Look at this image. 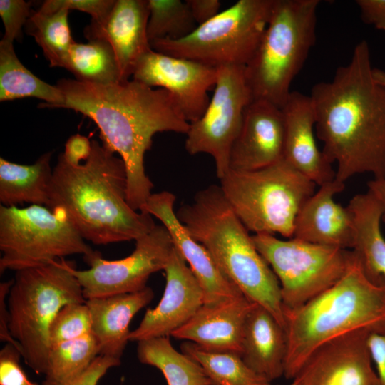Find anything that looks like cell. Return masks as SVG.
<instances>
[{
    "mask_svg": "<svg viewBox=\"0 0 385 385\" xmlns=\"http://www.w3.org/2000/svg\"><path fill=\"white\" fill-rule=\"evenodd\" d=\"M56 86L64 98L61 108L93 120L103 145L123 160L127 201L142 212L153 188L144 166L153 137L160 132L186 134L190 127L173 96L133 79L101 85L63 78Z\"/></svg>",
    "mask_w": 385,
    "mask_h": 385,
    "instance_id": "cell-1",
    "label": "cell"
},
{
    "mask_svg": "<svg viewBox=\"0 0 385 385\" xmlns=\"http://www.w3.org/2000/svg\"><path fill=\"white\" fill-rule=\"evenodd\" d=\"M309 96L322 151L337 164L335 178L345 183L364 173L384 178L385 86L374 78L368 43L359 42L349 63L314 85Z\"/></svg>",
    "mask_w": 385,
    "mask_h": 385,
    "instance_id": "cell-2",
    "label": "cell"
},
{
    "mask_svg": "<svg viewBox=\"0 0 385 385\" xmlns=\"http://www.w3.org/2000/svg\"><path fill=\"white\" fill-rule=\"evenodd\" d=\"M91 145L88 158L78 165L58 156L47 207L62 210L83 238L95 245L135 241L155 226L152 215L128 204L123 160L97 140Z\"/></svg>",
    "mask_w": 385,
    "mask_h": 385,
    "instance_id": "cell-3",
    "label": "cell"
},
{
    "mask_svg": "<svg viewBox=\"0 0 385 385\" xmlns=\"http://www.w3.org/2000/svg\"><path fill=\"white\" fill-rule=\"evenodd\" d=\"M354 254L333 286L296 309H283L286 379H293L312 354L333 339L357 330L385 331V279L369 277Z\"/></svg>",
    "mask_w": 385,
    "mask_h": 385,
    "instance_id": "cell-4",
    "label": "cell"
},
{
    "mask_svg": "<svg viewBox=\"0 0 385 385\" xmlns=\"http://www.w3.org/2000/svg\"><path fill=\"white\" fill-rule=\"evenodd\" d=\"M176 215L188 232L211 254L242 293L267 309L284 327L280 285L236 215L220 185L198 191Z\"/></svg>",
    "mask_w": 385,
    "mask_h": 385,
    "instance_id": "cell-5",
    "label": "cell"
},
{
    "mask_svg": "<svg viewBox=\"0 0 385 385\" xmlns=\"http://www.w3.org/2000/svg\"><path fill=\"white\" fill-rule=\"evenodd\" d=\"M64 258L15 272L8 297L9 329L25 364L45 374L49 329L66 304L86 302L80 283Z\"/></svg>",
    "mask_w": 385,
    "mask_h": 385,
    "instance_id": "cell-6",
    "label": "cell"
},
{
    "mask_svg": "<svg viewBox=\"0 0 385 385\" xmlns=\"http://www.w3.org/2000/svg\"><path fill=\"white\" fill-rule=\"evenodd\" d=\"M319 0H274L267 26L245 66L253 100L282 108L316 41Z\"/></svg>",
    "mask_w": 385,
    "mask_h": 385,
    "instance_id": "cell-7",
    "label": "cell"
},
{
    "mask_svg": "<svg viewBox=\"0 0 385 385\" xmlns=\"http://www.w3.org/2000/svg\"><path fill=\"white\" fill-rule=\"evenodd\" d=\"M220 180L225 198L249 232L288 239L316 185L284 159L255 170L230 169Z\"/></svg>",
    "mask_w": 385,
    "mask_h": 385,
    "instance_id": "cell-8",
    "label": "cell"
},
{
    "mask_svg": "<svg viewBox=\"0 0 385 385\" xmlns=\"http://www.w3.org/2000/svg\"><path fill=\"white\" fill-rule=\"evenodd\" d=\"M274 0H239L177 40L150 42L161 53L214 68L245 66L255 52L269 22Z\"/></svg>",
    "mask_w": 385,
    "mask_h": 385,
    "instance_id": "cell-9",
    "label": "cell"
},
{
    "mask_svg": "<svg viewBox=\"0 0 385 385\" xmlns=\"http://www.w3.org/2000/svg\"><path fill=\"white\" fill-rule=\"evenodd\" d=\"M0 272L46 265L71 255L84 260L97 252L61 210L0 205Z\"/></svg>",
    "mask_w": 385,
    "mask_h": 385,
    "instance_id": "cell-10",
    "label": "cell"
},
{
    "mask_svg": "<svg viewBox=\"0 0 385 385\" xmlns=\"http://www.w3.org/2000/svg\"><path fill=\"white\" fill-rule=\"evenodd\" d=\"M253 242L275 274L283 309H296L337 283L347 272L352 250L255 234Z\"/></svg>",
    "mask_w": 385,
    "mask_h": 385,
    "instance_id": "cell-11",
    "label": "cell"
},
{
    "mask_svg": "<svg viewBox=\"0 0 385 385\" xmlns=\"http://www.w3.org/2000/svg\"><path fill=\"white\" fill-rule=\"evenodd\" d=\"M217 70L214 93L202 116L190 123L185 148L190 155H210L220 179L230 169V150L240 131L245 109L252 98L245 66H223Z\"/></svg>",
    "mask_w": 385,
    "mask_h": 385,
    "instance_id": "cell-12",
    "label": "cell"
},
{
    "mask_svg": "<svg viewBox=\"0 0 385 385\" xmlns=\"http://www.w3.org/2000/svg\"><path fill=\"white\" fill-rule=\"evenodd\" d=\"M175 247L163 225H156L135 240L133 252L117 260L103 259L97 252L85 261L88 270L72 267L86 299L132 293L145 289L150 276L165 269Z\"/></svg>",
    "mask_w": 385,
    "mask_h": 385,
    "instance_id": "cell-13",
    "label": "cell"
},
{
    "mask_svg": "<svg viewBox=\"0 0 385 385\" xmlns=\"http://www.w3.org/2000/svg\"><path fill=\"white\" fill-rule=\"evenodd\" d=\"M217 76V68L151 48L139 58L132 77L150 87L168 91L185 119L192 123L207 108L210 101L208 91L215 88Z\"/></svg>",
    "mask_w": 385,
    "mask_h": 385,
    "instance_id": "cell-14",
    "label": "cell"
},
{
    "mask_svg": "<svg viewBox=\"0 0 385 385\" xmlns=\"http://www.w3.org/2000/svg\"><path fill=\"white\" fill-rule=\"evenodd\" d=\"M367 330L351 332L320 346L293 379L301 385H380Z\"/></svg>",
    "mask_w": 385,
    "mask_h": 385,
    "instance_id": "cell-15",
    "label": "cell"
},
{
    "mask_svg": "<svg viewBox=\"0 0 385 385\" xmlns=\"http://www.w3.org/2000/svg\"><path fill=\"white\" fill-rule=\"evenodd\" d=\"M166 284L153 309H148L138 327L130 331L129 342L170 337L204 304L202 288L175 246L164 269Z\"/></svg>",
    "mask_w": 385,
    "mask_h": 385,
    "instance_id": "cell-16",
    "label": "cell"
},
{
    "mask_svg": "<svg viewBox=\"0 0 385 385\" xmlns=\"http://www.w3.org/2000/svg\"><path fill=\"white\" fill-rule=\"evenodd\" d=\"M175 196L170 192L152 193L142 212L155 216L168 230L174 245L183 256L203 292V304H215L241 295L210 252L193 239L174 211Z\"/></svg>",
    "mask_w": 385,
    "mask_h": 385,
    "instance_id": "cell-17",
    "label": "cell"
},
{
    "mask_svg": "<svg viewBox=\"0 0 385 385\" xmlns=\"http://www.w3.org/2000/svg\"><path fill=\"white\" fill-rule=\"evenodd\" d=\"M284 135L282 110L266 101H252L230 150V169L255 170L283 160Z\"/></svg>",
    "mask_w": 385,
    "mask_h": 385,
    "instance_id": "cell-18",
    "label": "cell"
},
{
    "mask_svg": "<svg viewBox=\"0 0 385 385\" xmlns=\"http://www.w3.org/2000/svg\"><path fill=\"white\" fill-rule=\"evenodd\" d=\"M149 15L148 0H115L104 19L91 21L84 29L88 41L103 40L111 46L122 81L132 77L139 58L151 49L147 34Z\"/></svg>",
    "mask_w": 385,
    "mask_h": 385,
    "instance_id": "cell-19",
    "label": "cell"
},
{
    "mask_svg": "<svg viewBox=\"0 0 385 385\" xmlns=\"http://www.w3.org/2000/svg\"><path fill=\"white\" fill-rule=\"evenodd\" d=\"M282 110L285 123L283 159L319 186L334 180L336 171L314 138L316 116L310 96L292 91Z\"/></svg>",
    "mask_w": 385,
    "mask_h": 385,
    "instance_id": "cell-20",
    "label": "cell"
},
{
    "mask_svg": "<svg viewBox=\"0 0 385 385\" xmlns=\"http://www.w3.org/2000/svg\"><path fill=\"white\" fill-rule=\"evenodd\" d=\"M255 304L243 294L215 304H202L171 336L207 351L241 356L245 320Z\"/></svg>",
    "mask_w": 385,
    "mask_h": 385,
    "instance_id": "cell-21",
    "label": "cell"
},
{
    "mask_svg": "<svg viewBox=\"0 0 385 385\" xmlns=\"http://www.w3.org/2000/svg\"><path fill=\"white\" fill-rule=\"evenodd\" d=\"M344 188L345 183L336 178L319 186L299 211L293 237L314 244L351 249L352 215L348 207L334 200V195Z\"/></svg>",
    "mask_w": 385,
    "mask_h": 385,
    "instance_id": "cell-22",
    "label": "cell"
},
{
    "mask_svg": "<svg viewBox=\"0 0 385 385\" xmlns=\"http://www.w3.org/2000/svg\"><path fill=\"white\" fill-rule=\"evenodd\" d=\"M153 289L86 299L92 320V332L100 347V355L120 359L129 342L130 323L133 317L153 299Z\"/></svg>",
    "mask_w": 385,
    "mask_h": 385,
    "instance_id": "cell-23",
    "label": "cell"
},
{
    "mask_svg": "<svg viewBox=\"0 0 385 385\" xmlns=\"http://www.w3.org/2000/svg\"><path fill=\"white\" fill-rule=\"evenodd\" d=\"M287 350L284 327L267 309L255 303L245 323L242 360L272 382L284 376Z\"/></svg>",
    "mask_w": 385,
    "mask_h": 385,
    "instance_id": "cell-24",
    "label": "cell"
},
{
    "mask_svg": "<svg viewBox=\"0 0 385 385\" xmlns=\"http://www.w3.org/2000/svg\"><path fill=\"white\" fill-rule=\"evenodd\" d=\"M347 207L353 219L351 250L369 277L375 280L385 279V238L381 230L379 202L367 191L352 197Z\"/></svg>",
    "mask_w": 385,
    "mask_h": 385,
    "instance_id": "cell-25",
    "label": "cell"
},
{
    "mask_svg": "<svg viewBox=\"0 0 385 385\" xmlns=\"http://www.w3.org/2000/svg\"><path fill=\"white\" fill-rule=\"evenodd\" d=\"M51 152L31 165H21L0 158V202L6 207L19 204L48 207L53 169Z\"/></svg>",
    "mask_w": 385,
    "mask_h": 385,
    "instance_id": "cell-26",
    "label": "cell"
},
{
    "mask_svg": "<svg viewBox=\"0 0 385 385\" xmlns=\"http://www.w3.org/2000/svg\"><path fill=\"white\" fill-rule=\"evenodd\" d=\"M34 97L46 103L41 107L61 108L64 98L56 86L41 80L16 56L12 43L0 41V101Z\"/></svg>",
    "mask_w": 385,
    "mask_h": 385,
    "instance_id": "cell-27",
    "label": "cell"
},
{
    "mask_svg": "<svg viewBox=\"0 0 385 385\" xmlns=\"http://www.w3.org/2000/svg\"><path fill=\"white\" fill-rule=\"evenodd\" d=\"M137 354L140 362L159 369L168 385H213L200 364L178 351L169 337L138 342Z\"/></svg>",
    "mask_w": 385,
    "mask_h": 385,
    "instance_id": "cell-28",
    "label": "cell"
},
{
    "mask_svg": "<svg viewBox=\"0 0 385 385\" xmlns=\"http://www.w3.org/2000/svg\"><path fill=\"white\" fill-rule=\"evenodd\" d=\"M66 69L82 82L106 85L122 81L115 53L103 40L74 42Z\"/></svg>",
    "mask_w": 385,
    "mask_h": 385,
    "instance_id": "cell-29",
    "label": "cell"
},
{
    "mask_svg": "<svg viewBox=\"0 0 385 385\" xmlns=\"http://www.w3.org/2000/svg\"><path fill=\"white\" fill-rule=\"evenodd\" d=\"M181 349L200 364L213 385H272L250 369L238 354L207 351L188 341L183 343Z\"/></svg>",
    "mask_w": 385,
    "mask_h": 385,
    "instance_id": "cell-30",
    "label": "cell"
},
{
    "mask_svg": "<svg viewBox=\"0 0 385 385\" xmlns=\"http://www.w3.org/2000/svg\"><path fill=\"white\" fill-rule=\"evenodd\" d=\"M68 14L66 9L50 13L32 11L25 25L26 32L34 38L51 67L66 68L71 48L75 42Z\"/></svg>",
    "mask_w": 385,
    "mask_h": 385,
    "instance_id": "cell-31",
    "label": "cell"
},
{
    "mask_svg": "<svg viewBox=\"0 0 385 385\" xmlns=\"http://www.w3.org/2000/svg\"><path fill=\"white\" fill-rule=\"evenodd\" d=\"M100 355V347L93 332L50 346L46 379L56 382L72 380L83 373Z\"/></svg>",
    "mask_w": 385,
    "mask_h": 385,
    "instance_id": "cell-32",
    "label": "cell"
},
{
    "mask_svg": "<svg viewBox=\"0 0 385 385\" xmlns=\"http://www.w3.org/2000/svg\"><path fill=\"white\" fill-rule=\"evenodd\" d=\"M150 15L147 34L150 41L177 40L187 36L197 26L186 1L148 0Z\"/></svg>",
    "mask_w": 385,
    "mask_h": 385,
    "instance_id": "cell-33",
    "label": "cell"
},
{
    "mask_svg": "<svg viewBox=\"0 0 385 385\" xmlns=\"http://www.w3.org/2000/svg\"><path fill=\"white\" fill-rule=\"evenodd\" d=\"M92 332L90 310L86 302L66 304L57 313L49 329L50 346Z\"/></svg>",
    "mask_w": 385,
    "mask_h": 385,
    "instance_id": "cell-34",
    "label": "cell"
},
{
    "mask_svg": "<svg viewBox=\"0 0 385 385\" xmlns=\"http://www.w3.org/2000/svg\"><path fill=\"white\" fill-rule=\"evenodd\" d=\"M31 5L24 0H0V16L4 26L1 41L13 43L21 36L22 27L32 12Z\"/></svg>",
    "mask_w": 385,
    "mask_h": 385,
    "instance_id": "cell-35",
    "label": "cell"
},
{
    "mask_svg": "<svg viewBox=\"0 0 385 385\" xmlns=\"http://www.w3.org/2000/svg\"><path fill=\"white\" fill-rule=\"evenodd\" d=\"M115 0H47L38 9L50 13L58 10H78L91 16V21L104 19L111 11Z\"/></svg>",
    "mask_w": 385,
    "mask_h": 385,
    "instance_id": "cell-36",
    "label": "cell"
},
{
    "mask_svg": "<svg viewBox=\"0 0 385 385\" xmlns=\"http://www.w3.org/2000/svg\"><path fill=\"white\" fill-rule=\"evenodd\" d=\"M19 349L6 343L0 351V385H38L31 381L23 369Z\"/></svg>",
    "mask_w": 385,
    "mask_h": 385,
    "instance_id": "cell-37",
    "label": "cell"
},
{
    "mask_svg": "<svg viewBox=\"0 0 385 385\" xmlns=\"http://www.w3.org/2000/svg\"><path fill=\"white\" fill-rule=\"evenodd\" d=\"M120 363V359L99 355L89 367L76 378L66 382H56L45 379L41 385H98L110 369L119 366Z\"/></svg>",
    "mask_w": 385,
    "mask_h": 385,
    "instance_id": "cell-38",
    "label": "cell"
},
{
    "mask_svg": "<svg viewBox=\"0 0 385 385\" xmlns=\"http://www.w3.org/2000/svg\"><path fill=\"white\" fill-rule=\"evenodd\" d=\"M91 149V141L88 138L76 134L66 141L62 155L68 163L78 165L88 158Z\"/></svg>",
    "mask_w": 385,
    "mask_h": 385,
    "instance_id": "cell-39",
    "label": "cell"
},
{
    "mask_svg": "<svg viewBox=\"0 0 385 385\" xmlns=\"http://www.w3.org/2000/svg\"><path fill=\"white\" fill-rule=\"evenodd\" d=\"M367 344L380 384L385 385V331L370 333Z\"/></svg>",
    "mask_w": 385,
    "mask_h": 385,
    "instance_id": "cell-40",
    "label": "cell"
},
{
    "mask_svg": "<svg viewBox=\"0 0 385 385\" xmlns=\"http://www.w3.org/2000/svg\"><path fill=\"white\" fill-rule=\"evenodd\" d=\"M364 22L385 31V0H356Z\"/></svg>",
    "mask_w": 385,
    "mask_h": 385,
    "instance_id": "cell-41",
    "label": "cell"
},
{
    "mask_svg": "<svg viewBox=\"0 0 385 385\" xmlns=\"http://www.w3.org/2000/svg\"><path fill=\"white\" fill-rule=\"evenodd\" d=\"M196 24L201 25L215 17L221 3L218 0H186Z\"/></svg>",
    "mask_w": 385,
    "mask_h": 385,
    "instance_id": "cell-42",
    "label": "cell"
},
{
    "mask_svg": "<svg viewBox=\"0 0 385 385\" xmlns=\"http://www.w3.org/2000/svg\"><path fill=\"white\" fill-rule=\"evenodd\" d=\"M12 282L13 280L11 279L0 284V339L3 342L12 344L20 351L17 343L11 337L9 329V317L7 297Z\"/></svg>",
    "mask_w": 385,
    "mask_h": 385,
    "instance_id": "cell-43",
    "label": "cell"
},
{
    "mask_svg": "<svg viewBox=\"0 0 385 385\" xmlns=\"http://www.w3.org/2000/svg\"><path fill=\"white\" fill-rule=\"evenodd\" d=\"M367 188L368 192L379 202L382 209V222L385 223V178L369 180Z\"/></svg>",
    "mask_w": 385,
    "mask_h": 385,
    "instance_id": "cell-44",
    "label": "cell"
},
{
    "mask_svg": "<svg viewBox=\"0 0 385 385\" xmlns=\"http://www.w3.org/2000/svg\"><path fill=\"white\" fill-rule=\"evenodd\" d=\"M373 76L378 83L385 86V71L379 68H373Z\"/></svg>",
    "mask_w": 385,
    "mask_h": 385,
    "instance_id": "cell-45",
    "label": "cell"
},
{
    "mask_svg": "<svg viewBox=\"0 0 385 385\" xmlns=\"http://www.w3.org/2000/svg\"><path fill=\"white\" fill-rule=\"evenodd\" d=\"M292 382L289 385H301L295 379H292Z\"/></svg>",
    "mask_w": 385,
    "mask_h": 385,
    "instance_id": "cell-46",
    "label": "cell"
},
{
    "mask_svg": "<svg viewBox=\"0 0 385 385\" xmlns=\"http://www.w3.org/2000/svg\"><path fill=\"white\" fill-rule=\"evenodd\" d=\"M381 385V384H380Z\"/></svg>",
    "mask_w": 385,
    "mask_h": 385,
    "instance_id": "cell-47",
    "label": "cell"
}]
</instances>
